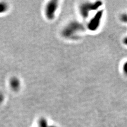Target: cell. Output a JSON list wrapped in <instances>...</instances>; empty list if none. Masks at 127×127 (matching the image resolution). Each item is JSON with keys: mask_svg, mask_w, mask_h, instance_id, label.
Returning <instances> with one entry per match:
<instances>
[{"mask_svg": "<svg viewBox=\"0 0 127 127\" xmlns=\"http://www.w3.org/2000/svg\"><path fill=\"white\" fill-rule=\"evenodd\" d=\"M58 6V1L56 0L50 1L47 5L45 9L46 16L49 19H52L54 18Z\"/></svg>", "mask_w": 127, "mask_h": 127, "instance_id": "1", "label": "cell"}, {"mask_svg": "<svg viewBox=\"0 0 127 127\" xmlns=\"http://www.w3.org/2000/svg\"><path fill=\"white\" fill-rule=\"evenodd\" d=\"M82 29V26L81 24L77 22H73L69 25L64 30V35L65 36H70L73 34L74 32L79 31Z\"/></svg>", "mask_w": 127, "mask_h": 127, "instance_id": "2", "label": "cell"}, {"mask_svg": "<svg viewBox=\"0 0 127 127\" xmlns=\"http://www.w3.org/2000/svg\"><path fill=\"white\" fill-rule=\"evenodd\" d=\"M100 5L101 3L99 2L95 3V4H85L82 5L81 7V12L82 13V16L84 17H87L90 10L96 9L97 7L100 6Z\"/></svg>", "mask_w": 127, "mask_h": 127, "instance_id": "3", "label": "cell"}, {"mask_svg": "<svg viewBox=\"0 0 127 127\" xmlns=\"http://www.w3.org/2000/svg\"><path fill=\"white\" fill-rule=\"evenodd\" d=\"M102 16V12L101 11L96 14L95 16L91 19L88 25V28L91 30L94 31L98 27L100 24V19Z\"/></svg>", "mask_w": 127, "mask_h": 127, "instance_id": "4", "label": "cell"}, {"mask_svg": "<svg viewBox=\"0 0 127 127\" xmlns=\"http://www.w3.org/2000/svg\"><path fill=\"white\" fill-rule=\"evenodd\" d=\"M10 86L14 91H18L20 87V82L16 77L12 78L9 82Z\"/></svg>", "mask_w": 127, "mask_h": 127, "instance_id": "5", "label": "cell"}, {"mask_svg": "<svg viewBox=\"0 0 127 127\" xmlns=\"http://www.w3.org/2000/svg\"><path fill=\"white\" fill-rule=\"evenodd\" d=\"M8 6L6 3L4 2H0V14L4 13L8 10Z\"/></svg>", "mask_w": 127, "mask_h": 127, "instance_id": "6", "label": "cell"}, {"mask_svg": "<svg viewBox=\"0 0 127 127\" xmlns=\"http://www.w3.org/2000/svg\"><path fill=\"white\" fill-rule=\"evenodd\" d=\"M122 19L123 20L124 22H127V15H126V14L123 15L122 16Z\"/></svg>", "mask_w": 127, "mask_h": 127, "instance_id": "7", "label": "cell"}, {"mask_svg": "<svg viewBox=\"0 0 127 127\" xmlns=\"http://www.w3.org/2000/svg\"><path fill=\"white\" fill-rule=\"evenodd\" d=\"M123 68L124 72L127 74V62L124 64Z\"/></svg>", "mask_w": 127, "mask_h": 127, "instance_id": "8", "label": "cell"}, {"mask_svg": "<svg viewBox=\"0 0 127 127\" xmlns=\"http://www.w3.org/2000/svg\"><path fill=\"white\" fill-rule=\"evenodd\" d=\"M3 99V96L2 94L0 93V102H2V101Z\"/></svg>", "mask_w": 127, "mask_h": 127, "instance_id": "9", "label": "cell"}, {"mask_svg": "<svg viewBox=\"0 0 127 127\" xmlns=\"http://www.w3.org/2000/svg\"><path fill=\"white\" fill-rule=\"evenodd\" d=\"M124 43L127 45V38H126L124 39Z\"/></svg>", "mask_w": 127, "mask_h": 127, "instance_id": "10", "label": "cell"}]
</instances>
